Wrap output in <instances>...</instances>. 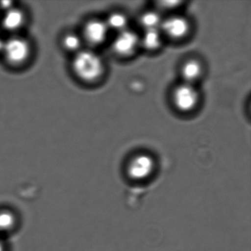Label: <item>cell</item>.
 Instances as JSON below:
<instances>
[{
	"label": "cell",
	"mask_w": 251,
	"mask_h": 251,
	"mask_svg": "<svg viewBox=\"0 0 251 251\" xmlns=\"http://www.w3.org/2000/svg\"><path fill=\"white\" fill-rule=\"evenodd\" d=\"M173 100L176 106L180 111H190L198 102V92L190 83L180 85L175 90Z\"/></svg>",
	"instance_id": "3957f363"
},
{
	"label": "cell",
	"mask_w": 251,
	"mask_h": 251,
	"mask_svg": "<svg viewBox=\"0 0 251 251\" xmlns=\"http://www.w3.org/2000/svg\"><path fill=\"white\" fill-rule=\"evenodd\" d=\"M106 23L108 28L114 29V30H120V32L126 30L127 25V19L124 15L121 14H113L108 17Z\"/></svg>",
	"instance_id": "4fadbf2b"
},
{
	"label": "cell",
	"mask_w": 251,
	"mask_h": 251,
	"mask_svg": "<svg viewBox=\"0 0 251 251\" xmlns=\"http://www.w3.org/2000/svg\"><path fill=\"white\" fill-rule=\"evenodd\" d=\"M0 251H2V245H1V242H0Z\"/></svg>",
	"instance_id": "e0dca14e"
},
{
	"label": "cell",
	"mask_w": 251,
	"mask_h": 251,
	"mask_svg": "<svg viewBox=\"0 0 251 251\" xmlns=\"http://www.w3.org/2000/svg\"><path fill=\"white\" fill-rule=\"evenodd\" d=\"M139 44L137 35L130 30H125L120 32L114 42L115 52L122 55H127L136 50Z\"/></svg>",
	"instance_id": "5b68a950"
},
{
	"label": "cell",
	"mask_w": 251,
	"mask_h": 251,
	"mask_svg": "<svg viewBox=\"0 0 251 251\" xmlns=\"http://www.w3.org/2000/svg\"><path fill=\"white\" fill-rule=\"evenodd\" d=\"M181 73L186 83L191 84L201 75V64L196 61H188L182 67Z\"/></svg>",
	"instance_id": "9c48e42d"
},
{
	"label": "cell",
	"mask_w": 251,
	"mask_h": 251,
	"mask_svg": "<svg viewBox=\"0 0 251 251\" xmlns=\"http://www.w3.org/2000/svg\"><path fill=\"white\" fill-rule=\"evenodd\" d=\"M2 53L13 65H20L30 56V45L24 38L12 37L5 42Z\"/></svg>",
	"instance_id": "7a4b0ae2"
},
{
	"label": "cell",
	"mask_w": 251,
	"mask_h": 251,
	"mask_svg": "<svg viewBox=\"0 0 251 251\" xmlns=\"http://www.w3.org/2000/svg\"><path fill=\"white\" fill-rule=\"evenodd\" d=\"M161 24L164 33L174 39L183 37L189 30V24L183 17H170Z\"/></svg>",
	"instance_id": "8992f818"
},
{
	"label": "cell",
	"mask_w": 251,
	"mask_h": 251,
	"mask_svg": "<svg viewBox=\"0 0 251 251\" xmlns=\"http://www.w3.org/2000/svg\"><path fill=\"white\" fill-rule=\"evenodd\" d=\"M81 39L74 33H67L62 39V45L64 49L68 51L78 52L81 47Z\"/></svg>",
	"instance_id": "7c38bea8"
},
{
	"label": "cell",
	"mask_w": 251,
	"mask_h": 251,
	"mask_svg": "<svg viewBox=\"0 0 251 251\" xmlns=\"http://www.w3.org/2000/svg\"><path fill=\"white\" fill-rule=\"evenodd\" d=\"M152 161L148 155H139L132 161L130 172L134 176H142L151 171Z\"/></svg>",
	"instance_id": "ba28073f"
},
{
	"label": "cell",
	"mask_w": 251,
	"mask_h": 251,
	"mask_svg": "<svg viewBox=\"0 0 251 251\" xmlns=\"http://www.w3.org/2000/svg\"><path fill=\"white\" fill-rule=\"evenodd\" d=\"M75 75L86 82L98 80L103 72V63L100 57L91 50H80L76 53L72 63Z\"/></svg>",
	"instance_id": "6da1fadb"
},
{
	"label": "cell",
	"mask_w": 251,
	"mask_h": 251,
	"mask_svg": "<svg viewBox=\"0 0 251 251\" xmlns=\"http://www.w3.org/2000/svg\"><path fill=\"white\" fill-rule=\"evenodd\" d=\"M141 24L145 27V30H155L161 25V17L157 13H146L141 18Z\"/></svg>",
	"instance_id": "8fae6325"
},
{
	"label": "cell",
	"mask_w": 251,
	"mask_h": 251,
	"mask_svg": "<svg viewBox=\"0 0 251 251\" xmlns=\"http://www.w3.org/2000/svg\"><path fill=\"white\" fill-rule=\"evenodd\" d=\"M108 30V26L104 22L97 20H91L85 25L83 36L91 45H98L105 41Z\"/></svg>",
	"instance_id": "277c9868"
},
{
	"label": "cell",
	"mask_w": 251,
	"mask_h": 251,
	"mask_svg": "<svg viewBox=\"0 0 251 251\" xmlns=\"http://www.w3.org/2000/svg\"><path fill=\"white\" fill-rule=\"evenodd\" d=\"M4 45H5V42L0 38V52H2L3 51Z\"/></svg>",
	"instance_id": "2e32d148"
},
{
	"label": "cell",
	"mask_w": 251,
	"mask_h": 251,
	"mask_svg": "<svg viewBox=\"0 0 251 251\" xmlns=\"http://www.w3.org/2000/svg\"><path fill=\"white\" fill-rule=\"evenodd\" d=\"M12 8H14V7H13V2L11 1H2V2H0V8H2L5 11H8V10Z\"/></svg>",
	"instance_id": "9a60e30c"
},
{
	"label": "cell",
	"mask_w": 251,
	"mask_h": 251,
	"mask_svg": "<svg viewBox=\"0 0 251 251\" xmlns=\"http://www.w3.org/2000/svg\"><path fill=\"white\" fill-rule=\"evenodd\" d=\"M161 42V35L158 29L146 30L142 40L144 47L150 50H153L159 48Z\"/></svg>",
	"instance_id": "30bf717a"
},
{
	"label": "cell",
	"mask_w": 251,
	"mask_h": 251,
	"mask_svg": "<svg viewBox=\"0 0 251 251\" xmlns=\"http://www.w3.org/2000/svg\"><path fill=\"white\" fill-rule=\"evenodd\" d=\"M25 14L18 8H12L5 11L2 19V25L8 31H15L20 29L25 23Z\"/></svg>",
	"instance_id": "52a82bcc"
},
{
	"label": "cell",
	"mask_w": 251,
	"mask_h": 251,
	"mask_svg": "<svg viewBox=\"0 0 251 251\" xmlns=\"http://www.w3.org/2000/svg\"><path fill=\"white\" fill-rule=\"evenodd\" d=\"M13 225V217L8 214H0V229H7Z\"/></svg>",
	"instance_id": "5bb4252c"
}]
</instances>
